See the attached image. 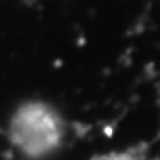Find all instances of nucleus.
I'll return each instance as SVG.
<instances>
[{
  "mask_svg": "<svg viewBox=\"0 0 160 160\" xmlns=\"http://www.w3.org/2000/svg\"><path fill=\"white\" fill-rule=\"evenodd\" d=\"M11 141L22 153L39 158L52 153L62 137L59 116L43 103H25L11 119Z\"/></svg>",
  "mask_w": 160,
  "mask_h": 160,
  "instance_id": "obj_1",
  "label": "nucleus"
}]
</instances>
